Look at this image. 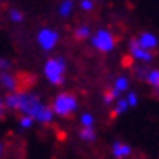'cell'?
Segmentation results:
<instances>
[{
  "instance_id": "7",
  "label": "cell",
  "mask_w": 159,
  "mask_h": 159,
  "mask_svg": "<svg viewBox=\"0 0 159 159\" xmlns=\"http://www.w3.org/2000/svg\"><path fill=\"white\" fill-rule=\"evenodd\" d=\"M0 88L5 89L7 93L25 88V78L11 70H5L0 73Z\"/></svg>"
},
{
  "instance_id": "2",
  "label": "cell",
  "mask_w": 159,
  "mask_h": 159,
  "mask_svg": "<svg viewBox=\"0 0 159 159\" xmlns=\"http://www.w3.org/2000/svg\"><path fill=\"white\" fill-rule=\"evenodd\" d=\"M42 75L52 86H62L67 75V60L62 55H52L42 65Z\"/></svg>"
},
{
  "instance_id": "12",
  "label": "cell",
  "mask_w": 159,
  "mask_h": 159,
  "mask_svg": "<svg viewBox=\"0 0 159 159\" xmlns=\"http://www.w3.org/2000/svg\"><path fill=\"white\" fill-rule=\"evenodd\" d=\"M75 11V2L73 0H60L57 5V15L60 18H70Z\"/></svg>"
},
{
  "instance_id": "18",
  "label": "cell",
  "mask_w": 159,
  "mask_h": 159,
  "mask_svg": "<svg viewBox=\"0 0 159 159\" xmlns=\"http://www.w3.org/2000/svg\"><path fill=\"white\" fill-rule=\"evenodd\" d=\"M80 125L81 127H94V115L91 112H83L80 115Z\"/></svg>"
},
{
  "instance_id": "22",
  "label": "cell",
  "mask_w": 159,
  "mask_h": 159,
  "mask_svg": "<svg viewBox=\"0 0 159 159\" xmlns=\"http://www.w3.org/2000/svg\"><path fill=\"white\" fill-rule=\"evenodd\" d=\"M11 68H13L11 60L5 59V57H0V73H2V71H5V70H11Z\"/></svg>"
},
{
  "instance_id": "14",
  "label": "cell",
  "mask_w": 159,
  "mask_h": 159,
  "mask_svg": "<svg viewBox=\"0 0 159 159\" xmlns=\"http://www.w3.org/2000/svg\"><path fill=\"white\" fill-rule=\"evenodd\" d=\"M78 138L83 143H94L96 141V130L94 127H81L78 132Z\"/></svg>"
},
{
  "instance_id": "24",
  "label": "cell",
  "mask_w": 159,
  "mask_h": 159,
  "mask_svg": "<svg viewBox=\"0 0 159 159\" xmlns=\"http://www.w3.org/2000/svg\"><path fill=\"white\" fill-rule=\"evenodd\" d=\"M5 151H7V146H5V141L0 140V157L5 156Z\"/></svg>"
},
{
  "instance_id": "13",
  "label": "cell",
  "mask_w": 159,
  "mask_h": 159,
  "mask_svg": "<svg viewBox=\"0 0 159 159\" xmlns=\"http://www.w3.org/2000/svg\"><path fill=\"white\" fill-rule=\"evenodd\" d=\"M111 107H112V111H111L112 117H119V115H124V114L130 109V106H128L127 99H125L124 96H120V98L115 99V101H114V104H112Z\"/></svg>"
},
{
  "instance_id": "20",
  "label": "cell",
  "mask_w": 159,
  "mask_h": 159,
  "mask_svg": "<svg viewBox=\"0 0 159 159\" xmlns=\"http://www.w3.org/2000/svg\"><path fill=\"white\" fill-rule=\"evenodd\" d=\"M78 7H80V10H81V11L91 13L93 10H94V2H93V0H80Z\"/></svg>"
},
{
  "instance_id": "3",
  "label": "cell",
  "mask_w": 159,
  "mask_h": 159,
  "mask_svg": "<svg viewBox=\"0 0 159 159\" xmlns=\"http://www.w3.org/2000/svg\"><path fill=\"white\" fill-rule=\"evenodd\" d=\"M50 107L54 111L55 117L60 119H70L73 117V114L78 111V98L70 91H60L54 96L52 102H50Z\"/></svg>"
},
{
  "instance_id": "6",
  "label": "cell",
  "mask_w": 159,
  "mask_h": 159,
  "mask_svg": "<svg viewBox=\"0 0 159 159\" xmlns=\"http://www.w3.org/2000/svg\"><path fill=\"white\" fill-rule=\"evenodd\" d=\"M127 50H128L130 60H132L133 63H144V65H149L151 62L154 60V52H153V50H148V49L141 47L138 42L135 41V38L128 41Z\"/></svg>"
},
{
  "instance_id": "16",
  "label": "cell",
  "mask_w": 159,
  "mask_h": 159,
  "mask_svg": "<svg viewBox=\"0 0 159 159\" xmlns=\"http://www.w3.org/2000/svg\"><path fill=\"white\" fill-rule=\"evenodd\" d=\"M8 20L11 21L13 25H20L25 21V13L21 11L20 8H10L8 10Z\"/></svg>"
},
{
  "instance_id": "19",
  "label": "cell",
  "mask_w": 159,
  "mask_h": 159,
  "mask_svg": "<svg viewBox=\"0 0 159 159\" xmlns=\"http://www.w3.org/2000/svg\"><path fill=\"white\" fill-rule=\"evenodd\" d=\"M124 98L127 99V102H128V106H130V107H136V106H138L140 98H138V94H136L135 91L128 89V91L125 93V94H124Z\"/></svg>"
},
{
  "instance_id": "8",
  "label": "cell",
  "mask_w": 159,
  "mask_h": 159,
  "mask_svg": "<svg viewBox=\"0 0 159 159\" xmlns=\"http://www.w3.org/2000/svg\"><path fill=\"white\" fill-rule=\"evenodd\" d=\"M135 41L138 42L141 47L148 49V50H153V52L159 47V38L154 33H151V31H141V33H138V36L135 38Z\"/></svg>"
},
{
  "instance_id": "17",
  "label": "cell",
  "mask_w": 159,
  "mask_h": 159,
  "mask_svg": "<svg viewBox=\"0 0 159 159\" xmlns=\"http://www.w3.org/2000/svg\"><path fill=\"white\" fill-rule=\"evenodd\" d=\"M36 124V122L30 117V115H26V114H20V117H18V125L21 130H30L33 128V125Z\"/></svg>"
},
{
  "instance_id": "1",
  "label": "cell",
  "mask_w": 159,
  "mask_h": 159,
  "mask_svg": "<svg viewBox=\"0 0 159 159\" xmlns=\"http://www.w3.org/2000/svg\"><path fill=\"white\" fill-rule=\"evenodd\" d=\"M3 102H5L7 111L26 114L39 125H50L55 119L50 104L44 102V99L39 94L28 91L25 88L7 93L3 98Z\"/></svg>"
},
{
  "instance_id": "10",
  "label": "cell",
  "mask_w": 159,
  "mask_h": 159,
  "mask_svg": "<svg viewBox=\"0 0 159 159\" xmlns=\"http://www.w3.org/2000/svg\"><path fill=\"white\" fill-rule=\"evenodd\" d=\"M111 154L115 159H127L133 154V148L124 141H114L111 146Z\"/></svg>"
},
{
  "instance_id": "23",
  "label": "cell",
  "mask_w": 159,
  "mask_h": 159,
  "mask_svg": "<svg viewBox=\"0 0 159 159\" xmlns=\"http://www.w3.org/2000/svg\"><path fill=\"white\" fill-rule=\"evenodd\" d=\"M5 112H7V107H5V102H3V98L0 96V120L5 117Z\"/></svg>"
},
{
  "instance_id": "9",
  "label": "cell",
  "mask_w": 159,
  "mask_h": 159,
  "mask_svg": "<svg viewBox=\"0 0 159 159\" xmlns=\"http://www.w3.org/2000/svg\"><path fill=\"white\" fill-rule=\"evenodd\" d=\"M109 89L117 98L124 96L125 93L130 89V78H128V75H117V76L112 80V84H111Z\"/></svg>"
},
{
  "instance_id": "11",
  "label": "cell",
  "mask_w": 159,
  "mask_h": 159,
  "mask_svg": "<svg viewBox=\"0 0 159 159\" xmlns=\"http://www.w3.org/2000/svg\"><path fill=\"white\" fill-rule=\"evenodd\" d=\"M141 81H144L149 88L159 91V68H151L148 65V68H146V71H144V76H143Z\"/></svg>"
},
{
  "instance_id": "4",
  "label": "cell",
  "mask_w": 159,
  "mask_h": 159,
  "mask_svg": "<svg viewBox=\"0 0 159 159\" xmlns=\"http://www.w3.org/2000/svg\"><path fill=\"white\" fill-rule=\"evenodd\" d=\"M88 41L91 47L99 54H111L117 47V36L109 28H99V30L93 31Z\"/></svg>"
},
{
  "instance_id": "5",
  "label": "cell",
  "mask_w": 159,
  "mask_h": 159,
  "mask_svg": "<svg viewBox=\"0 0 159 159\" xmlns=\"http://www.w3.org/2000/svg\"><path fill=\"white\" fill-rule=\"evenodd\" d=\"M36 42H38V46L44 50V52H52L60 42V33L57 31L55 28L44 26L38 31V34H36Z\"/></svg>"
},
{
  "instance_id": "21",
  "label": "cell",
  "mask_w": 159,
  "mask_h": 159,
  "mask_svg": "<svg viewBox=\"0 0 159 159\" xmlns=\"http://www.w3.org/2000/svg\"><path fill=\"white\" fill-rule=\"evenodd\" d=\"M115 99H117V96H115L111 89H106V91H104V94H102V102H104V106H112Z\"/></svg>"
},
{
  "instance_id": "15",
  "label": "cell",
  "mask_w": 159,
  "mask_h": 159,
  "mask_svg": "<svg viewBox=\"0 0 159 159\" xmlns=\"http://www.w3.org/2000/svg\"><path fill=\"white\" fill-rule=\"evenodd\" d=\"M91 26L89 25H78L73 30V38L76 41H88L91 36Z\"/></svg>"
}]
</instances>
